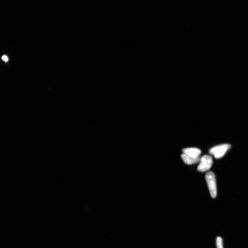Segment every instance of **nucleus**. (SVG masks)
Here are the masks:
<instances>
[{"label":"nucleus","mask_w":248,"mask_h":248,"mask_svg":"<svg viewBox=\"0 0 248 248\" xmlns=\"http://www.w3.org/2000/svg\"><path fill=\"white\" fill-rule=\"evenodd\" d=\"M205 179L211 197L213 198H216L217 193V187L214 174L211 171L209 172L206 174Z\"/></svg>","instance_id":"nucleus-1"},{"label":"nucleus","mask_w":248,"mask_h":248,"mask_svg":"<svg viewBox=\"0 0 248 248\" xmlns=\"http://www.w3.org/2000/svg\"><path fill=\"white\" fill-rule=\"evenodd\" d=\"M231 146V145L229 144H222L215 146L210 150L209 153L210 154L213 155L215 158L219 159L224 156Z\"/></svg>","instance_id":"nucleus-2"},{"label":"nucleus","mask_w":248,"mask_h":248,"mask_svg":"<svg viewBox=\"0 0 248 248\" xmlns=\"http://www.w3.org/2000/svg\"><path fill=\"white\" fill-rule=\"evenodd\" d=\"M200 163L198 167V170L201 172H205L211 168L213 160L211 156L204 155L201 158Z\"/></svg>","instance_id":"nucleus-3"},{"label":"nucleus","mask_w":248,"mask_h":248,"mask_svg":"<svg viewBox=\"0 0 248 248\" xmlns=\"http://www.w3.org/2000/svg\"><path fill=\"white\" fill-rule=\"evenodd\" d=\"M183 154L193 157H198L201 153L200 149L196 148H188L183 149Z\"/></svg>","instance_id":"nucleus-4"},{"label":"nucleus","mask_w":248,"mask_h":248,"mask_svg":"<svg viewBox=\"0 0 248 248\" xmlns=\"http://www.w3.org/2000/svg\"><path fill=\"white\" fill-rule=\"evenodd\" d=\"M181 157L184 163L188 165L194 164L199 162L201 159V157H193L187 156L184 154H182Z\"/></svg>","instance_id":"nucleus-5"},{"label":"nucleus","mask_w":248,"mask_h":248,"mask_svg":"<svg viewBox=\"0 0 248 248\" xmlns=\"http://www.w3.org/2000/svg\"><path fill=\"white\" fill-rule=\"evenodd\" d=\"M217 248H223L222 239L220 237H217L216 239Z\"/></svg>","instance_id":"nucleus-6"},{"label":"nucleus","mask_w":248,"mask_h":248,"mask_svg":"<svg viewBox=\"0 0 248 248\" xmlns=\"http://www.w3.org/2000/svg\"><path fill=\"white\" fill-rule=\"evenodd\" d=\"M2 59L5 62H7L8 61V60H9L7 57L6 56H2Z\"/></svg>","instance_id":"nucleus-7"}]
</instances>
